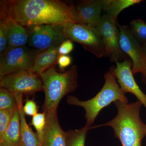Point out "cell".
Segmentation results:
<instances>
[{
  "instance_id": "1",
  "label": "cell",
  "mask_w": 146,
  "mask_h": 146,
  "mask_svg": "<svg viewBox=\"0 0 146 146\" xmlns=\"http://www.w3.org/2000/svg\"><path fill=\"white\" fill-rule=\"evenodd\" d=\"M0 5V18L13 19L27 28L43 25L63 26L74 22L70 2L59 0H3L1 1Z\"/></svg>"
},
{
  "instance_id": "2",
  "label": "cell",
  "mask_w": 146,
  "mask_h": 146,
  "mask_svg": "<svg viewBox=\"0 0 146 146\" xmlns=\"http://www.w3.org/2000/svg\"><path fill=\"white\" fill-rule=\"evenodd\" d=\"M114 104L117 111L116 116L105 123L94 126V129L110 127L122 146H142L146 136V124L140 116L143 104L138 100L131 103L118 100Z\"/></svg>"
},
{
  "instance_id": "3",
  "label": "cell",
  "mask_w": 146,
  "mask_h": 146,
  "mask_svg": "<svg viewBox=\"0 0 146 146\" xmlns=\"http://www.w3.org/2000/svg\"><path fill=\"white\" fill-rule=\"evenodd\" d=\"M104 85L94 97L86 101L80 100L74 96H69L67 102L71 105L83 108L85 111L86 125L93 126L95 120L105 108L117 101L129 103L120 88L115 75V66L110 67L104 75Z\"/></svg>"
},
{
  "instance_id": "4",
  "label": "cell",
  "mask_w": 146,
  "mask_h": 146,
  "mask_svg": "<svg viewBox=\"0 0 146 146\" xmlns=\"http://www.w3.org/2000/svg\"><path fill=\"white\" fill-rule=\"evenodd\" d=\"M39 76L45 94L44 111L57 109L63 97L74 92L78 86V71L76 65L62 72H58L53 65Z\"/></svg>"
},
{
  "instance_id": "5",
  "label": "cell",
  "mask_w": 146,
  "mask_h": 146,
  "mask_svg": "<svg viewBox=\"0 0 146 146\" xmlns=\"http://www.w3.org/2000/svg\"><path fill=\"white\" fill-rule=\"evenodd\" d=\"M63 26L68 39L80 44L96 57L105 56L104 45L96 28L74 22L67 23Z\"/></svg>"
},
{
  "instance_id": "6",
  "label": "cell",
  "mask_w": 146,
  "mask_h": 146,
  "mask_svg": "<svg viewBox=\"0 0 146 146\" xmlns=\"http://www.w3.org/2000/svg\"><path fill=\"white\" fill-rule=\"evenodd\" d=\"M117 21L110 16H102L96 29L101 37L105 50V55L111 62H122L129 59L122 50L119 44L120 32Z\"/></svg>"
},
{
  "instance_id": "7",
  "label": "cell",
  "mask_w": 146,
  "mask_h": 146,
  "mask_svg": "<svg viewBox=\"0 0 146 146\" xmlns=\"http://www.w3.org/2000/svg\"><path fill=\"white\" fill-rule=\"evenodd\" d=\"M29 32L28 44L31 48L40 52L68 40L62 25H43L27 27Z\"/></svg>"
},
{
  "instance_id": "8",
  "label": "cell",
  "mask_w": 146,
  "mask_h": 146,
  "mask_svg": "<svg viewBox=\"0 0 146 146\" xmlns=\"http://www.w3.org/2000/svg\"><path fill=\"white\" fill-rule=\"evenodd\" d=\"M39 52L25 46L9 47L0 60V78L18 71H31Z\"/></svg>"
},
{
  "instance_id": "9",
  "label": "cell",
  "mask_w": 146,
  "mask_h": 146,
  "mask_svg": "<svg viewBox=\"0 0 146 146\" xmlns=\"http://www.w3.org/2000/svg\"><path fill=\"white\" fill-rule=\"evenodd\" d=\"M0 86L13 95H31L43 91L40 76L28 70L18 71L0 78Z\"/></svg>"
},
{
  "instance_id": "10",
  "label": "cell",
  "mask_w": 146,
  "mask_h": 146,
  "mask_svg": "<svg viewBox=\"0 0 146 146\" xmlns=\"http://www.w3.org/2000/svg\"><path fill=\"white\" fill-rule=\"evenodd\" d=\"M120 32V48L132 63L133 75L140 73L146 67V56L141 45L133 36L129 27L122 26L117 23Z\"/></svg>"
},
{
  "instance_id": "11",
  "label": "cell",
  "mask_w": 146,
  "mask_h": 146,
  "mask_svg": "<svg viewBox=\"0 0 146 146\" xmlns=\"http://www.w3.org/2000/svg\"><path fill=\"white\" fill-rule=\"evenodd\" d=\"M74 23L96 28L102 17L104 0H82L70 2Z\"/></svg>"
},
{
  "instance_id": "12",
  "label": "cell",
  "mask_w": 146,
  "mask_h": 146,
  "mask_svg": "<svg viewBox=\"0 0 146 146\" xmlns=\"http://www.w3.org/2000/svg\"><path fill=\"white\" fill-rule=\"evenodd\" d=\"M116 63L115 75L123 93L125 95L127 93L133 94L146 109V95L140 89L134 78L131 60L128 59Z\"/></svg>"
},
{
  "instance_id": "13",
  "label": "cell",
  "mask_w": 146,
  "mask_h": 146,
  "mask_svg": "<svg viewBox=\"0 0 146 146\" xmlns=\"http://www.w3.org/2000/svg\"><path fill=\"white\" fill-rule=\"evenodd\" d=\"M45 111L46 121L41 145L67 146V133L59 125L57 109Z\"/></svg>"
},
{
  "instance_id": "14",
  "label": "cell",
  "mask_w": 146,
  "mask_h": 146,
  "mask_svg": "<svg viewBox=\"0 0 146 146\" xmlns=\"http://www.w3.org/2000/svg\"><path fill=\"white\" fill-rule=\"evenodd\" d=\"M2 28L8 40L9 46H23L28 43V29L10 18H0Z\"/></svg>"
},
{
  "instance_id": "15",
  "label": "cell",
  "mask_w": 146,
  "mask_h": 146,
  "mask_svg": "<svg viewBox=\"0 0 146 146\" xmlns=\"http://www.w3.org/2000/svg\"><path fill=\"white\" fill-rule=\"evenodd\" d=\"M16 98L21 118V144L20 146H40L41 143L36 133L28 124L23 110V95L16 94Z\"/></svg>"
},
{
  "instance_id": "16",
  "label": "cell",
  "mask_w": 146,
  "mask_h": 146,
  "mask_svg": "<svg viewBox=\"0 0 146 146\" xmlns=\"http://www.w3.org/2000/svg\"><path fill=\"white\" fill-rule=\"evenodd\" d=\"M59 46H52L38 53L31 71L39 76L50 67L54 65L57 63L59 56L58 49Z\"/></svg>"
},
{
  "instance_id": "17",
  "label": "cell",
  "mask_w": 146,
  "mask_h": 146,
  "mask_svg": "<svg viewBox=\"0 0 146 146\" xmlns=\"http://www.w3.org/2000/svg\"><path fill=\"white\" fill-rule=\"evenodd\" d=\"M21 118L18 108L14 112L10 123L4 133L0 136V145L20 146Z\"/></svg>"
},
{
  "instance_id": "18",
  "label": "cell",
  "mask_w": 146,
  "mask_h": 146,
  "mask_svg": "<svg viewBox=\"0 0 146 146\" xmlns=\"http://www.w3.org/2000/svg\"><path fill=\"white\" fill-rule=\"evenodd\" d=\"M142 1L141 0H104L103 10L106 15L117 20L123 10Z\"/></svg>"
},
{
  "instance_id": "19",
  "label": "cell",
  "mask_w": 146,
  "mask_h": 146,
  "mask_svg": "<svg viewBox=\"0 0 146 146\" xmlns=\"http://www.w3.org/2000/svg\"><path fill=\"white\" fill-rule=\"evenodd\" d=\"M94 126L85 125L84 127L78 129H70L67 131V146H85L87 133Z\"/></svg>"
},
{
  "instance_id": "20",
  "label": "cell",
  "mask_w": 146,
  "mask_h": 146,
  "mask_svg": "<svg viewBox=\"0 0 146 146\" xmlns=\"http://www.w3.org/2000/svg\"><path fill=\"white\" fill-rule=\"evenodd\" d=\"M129 27L140 44L146 43V23L143 20L138 19L131 21Z\"/></svg>"
},
{
  "instance_id": "21",
  "label": "cell",
  "mask_w": 146,
  "mask_h": 146,
  "mask_svg": "<svg viewBox=\"0 0 146 146\" xmlns=\"http://www.w3.org/2000/svg\"><path fill=\"white\" fill-rule=\"evenodd\" d=\"M18 108V103L13 94L0 87V110H11Z\"/></svg>"
},
{
  "instance_id": "22",
  "label": "cell",
  "mask_w": 146,
  "mask_h": 146,
  "mask_svg": "<svg viewBox=\"0 0 146 146\" xmlns=\"http://www.w3.org/2000/svg\"><path fill=\"white\" fill-rule=\"evenodd\" d=\"M46 113L45 111L42 113H37L33 116L31 124L33 125L36 131V133L40 143H42L45 127H46Z\"/></svg>"
},
{
  "instance_id": "23",
  "label": "cell",
  "mask_w": 146,
  "mask_h": 146,
  "mask_svg": "<svg viewBox=\"0 0 146 146\" xmlns=\"http://www.w3.org/2000/svg\"><path fill=\"white\" fill-rule=\"evenodd\" d=\"M17 109L0 110V136L5 132L12 119L14 112Z\"/></svg>"
},
{
  "instance_id": "24",
  "label": "cell",
  "mask_w": 146,
  "mask_h": 146,
  "mask_svg": "<svg viewBox=\"0 0 146 146\" xmlns=\"http://www.w3.org/2000/svg\"><path fill=\"white\" fill-rule=\"evenodd\" d=\"M23 110L25 114L29 116H33L38 113V106L33 100H27Z\"/></svg>"
},
{
  "instance_id": "25",
  "label": "cell",
  "mask_w": 146,
  "mask_h": 146,
  "mask_svg": "<svg viewBox=\"0 0 146 146\" xmlns=\"http://www.w3.org/2000/svg\"><path fill=\"white\" fill-rule=\"evenodd\" d=\"M9 47L7 37L2 28L0 27V60L3 57Z\"/></svg>"
},
{
  "instance_id": "26",
  "label": "cell",
  "mask_w": 146,
  "mask_h": 146,
  "mask_svg": "<svg viewBox=\"0 0 146 146\" xmlns=\"http://www.w3.org/2000/svg\"><path fill=\"white\" fill-rule=\"evenodd\" d=\"M74 44L72 42L70 39L62 42L58 47V52L59 55H67L73 50Z\"/></svg>"
},
{
  "instance_id": "27",
  "label": "cell",
  "mask_w": 146,
  "mask_h": 146,
  "mask_svg": "<svg viewBox=\"0 0 146 146\" xmlns=\"http://www.w3.org/2000/svg\"><path fill=\"white\" fill-rule=\"evenodd\" d=\"M72 58L71 56L65 55L58 56L57 60V64L61 70H64L70 65L72 63Z\"/></svg>"
},
{
  "instance_id": "28",
  "label": "cell",
  "mask_w": 146,
  "mask_h": 146,
  "mask_svg": "<svg viewBox=\"0 0 146 146\" xmlns=\"http://www.w3.org/2000/svg\"><path fill=\"white\" fill-rule=\"evenodd\" d=\"M140 74L142 77V81L146 84V67Z\"/></svg>"
},
{
  "instance_id": "29",
  "label": "cell",
  "mask_w": 146,
  "mask_h": 146,
  "mask_svg": "<svg viewBox=\"0 0 146 146\" xmlns=\"http://www.w3.org/2000/svg\"><path fill=\"white\" fill-rule=\"evenodd\" d=\"M141 47H142V50H143L144 54H145L146 56V43L144 44L141 45Z\"/></svg>"
},
{
  "instance_id": "30",
  "label": "cell",
  "mask_w": 146,
  "mask_h": 146,
  "mask_svg": "<svg viewBox=\"0 0 146 146\" xmlns=\"http://www.w3.org/2000/svg\"><path fill=\"white\" fill-rule=\"evenodd\" d=\"M0 146H1V145H0Z\"/></svg>"
},
{
  "instance_id": "31",
  "label": "cell",
  "mask_w": 146,
  "mask_h": 146,
  "mask_svg": "<svg viewBox=\"0 0 146 146\" xmlns=\"http://www.w3.org/2000/svg\"><path fill=\"white\" fill-rule=\"evenodd\" d=\"M42 146V145H41V146Z\"/></svg>"
}]
</instances>
